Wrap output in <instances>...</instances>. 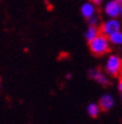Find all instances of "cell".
Instances as JSON below:
<instances>
[{"label":"cell","mask_w":122,"mask_h":124,"mask_svg":"<svg viewBox=\"0 0 122 124\" xmlns=\"http://www.w3.org/2000/svg\"><path fill=\"white\" fill-rule=\"evenodd\" d=\"M89 47H90L91 53H93L94 55H104L110 51L109 37L100 33L95 39L89 42Z\"/></svg>","instance_id":"1"},{"label":"cell","mask_w":122,"mask_h":124,"mask_svg":"<svg viewBox=\"0 0 122 124\" xmlns=\"http://www.w3.org/2000/svg\"><path fill=\"white\" fill-rule=\"evenodd\" d=\"M122 68V59L119 55L112 54L109 55V58L105 61V65H104V70L109 76H118L121 71Z\"/></svg>","instance_id":"2"},{"label":"cell","mask_w":122,"mask_h":124,"mask_svg":"<svg viewBox=\"0 0 122 124\" xmlns=\"http://www.w3.org/2000/svg\"><path fill=\"white\" fill-rule=\"evenodd\" d=\"M122 30V23L118 18H109L100 27V33L109 37L111 34Z\"/></svg>","instance_id":"3"},{"label":"cell","mask_w":122,"mask_h":124,"mask_svg":"<svg viewBox=\"0 0 122 124\" xmlns=\"http://www.w3.org/2000/svg\"><path fill=\"white\" fill-rule=\"evenodd\" d=\"M103 11L109 18H118L120 16V3L116 0H109L104 5Z\"/></svg>","instance_id":"4"},{"label":"cell","mask_w":122,"mask_h":124,"mask_svg":"<svg viewBox=\"0 0 122 124\" xmlns=\"http://www.w3.org/2000/svg\"><path fill=\"white\" fill-rule=\"evenodd\" d=\"M89 76H90V78L93 79L94 81H96L97 84H100L102 86H108L110 82L105 73L100 71L99 69H91L89 71Z\"/></svg>","instance_id":"5"},{"label":"cell","mask_w":122,"mask_h":124,"mask_svg":"<svg viewBox=\"0 0 122 124\" xmlns=\"http://www.w3.org/2000/svg\"><path fill=\"white\" fill-rule=\"evenodd\" d=\"M114 104H116V101H114V98H113L112 95L104 94L100 98L99 106H100V108H101V111H110V109L113 108Z\"/></svg>","instance_id":"6"},{"label":"cell","mask_w":122,"mask_h":124,"mask_svg":"<svg viewBox=\"0 0 122 124\" xmlns=\"http://www.w3.org/2000/svg\"><path fill=\"white\" fill-rule=\"evenodd\" d=\"M96 13V7L92 1H86L81 6V15L85 19H89L91 17H93Z\"/></svg>","instance_id":"7"},{"label":"cell","mask_w":122,"mask_h":124,"mask_svg":"<svg viewBox=\"0 0 122 124\" xmlns=\"http://www.w3.org/2000/svg\"><path fill=\"white\" fill-rule=\"evenodd\" d=\"M100 34V28L97 26H87L86 31L84 33V37L87 42H91Z\"/></svg>","instance_id":"8"},{"label":"cell","mask_w":122,"mask_h":124,"mask_svg":"<svg viewBox=\"0 0 122 124\" xmlns=\"http://www.w3.org/2000/svg\"><path fill=\"white\" fill-rule=\"evenodd\" d=\"M86 111H87V114H89L90 117L95 118V117H97L100 115V113H101V108H100L99 104H96V103H90V104L87 105Z\"/></svg>","instance_id":"9"},{"label":"cell","mask_w":122,"mask_h":124,"mask_svg":"<svg viewBox=\"0 0 122 124\" xmlns=\"http://www.w3.org/2000/svg\"><path fill=\"white\" fill-rule=\"evenodd\" d=\"M109 41L110 44H113V45H122V30L111 34L109 36Z\"/></svg>","instance_id":"10"},{"label":"cell","mask_w":122,"mask_h":124,"mask_svg":"<svg viewBox=\"0 0 122 124\" xmlns=\"http://www.w3.org/2000/svg\"><path fill=\"white\" fill-rule=\"evenodd\" d=\"M87 20V24H89V26H97L99 25V17L96 15H94L93 17H91L89 18Z\"/></svg>","instance_id":"11"},{"label":"cell","mask_w":122,"mask_h":124,"mask_svg":"<svg viewBox=\"0 0 122 124\" xmlns=\"http://www.w3.org/2000/svg\"><path fill=\"white\" fill-rule=\"evenodd\" d=\"M118 89L120 90V93H122V79L119 81V84H118Z\"/></svg>","instance_id":"12"},{"label":"cell","mask_w":122,"mask_h":124,"mask_svg":"<svg viewBox=\"0 0 122 124\" xmlns=\"http://www.w3.org/2000/svg\"><path fill=\"white\" fill-rule=\"evenodd\" d=\"M91 1H92V2H93L94 5H100V3L102 2L103 0H91Z\"/></svg>","instance_id":"13"},{"label":"cell","mask_w":122,"mask_h":124,"mask_svg":"<svg viewBox=\"0 0 122 124\" xmlns=\"http://www.w3.org/2000/svg\"><path fill=\"white\" fill-rule=\"evenodd\" d=\"M120 17H122V2L120 3Z\"/></svg>","instance_id":"14"},{"label":"cell","mask_w":122,"mask_h":124,"mask_svg":"<svg viewBox=\"0 0 122 124\" xmlns=\"http://www.w3.org/2000/svg\"><path fill=\"white\" fill-rule=\"evenodd\" d=\"M66 78H67V79H71L72 78V75H71V73H68V75L66 76Z\"/></svg>","instance_id":"15"},{"label":"cell","mask_w":122,"mask_h":124,"mask_svg":"<svg viewBox=\"0 0 122 124\" xmlns=\"http://www.w3.org/2000/svg\"><path fill=\"white\" fill-rule=\"evenodd\" d=\"M116 2H119V3L122 2V0H116Z\"/></svg>","instance_id":"16"},{"label":"cell","mask_w":122,"mask_h":124,"mask_svg":"<svg viewBox=\"0 0 122 124\" xmlns=\"http://www.w3.org/2000/svg\"><path fill=\"white\" fill-rule=\"evenodd\" d=\"M120 75H121V77H122V68H121V71H120Z\"/></svg>","instance_id":"17"},{"label":"cell","mask_w":122,"mask_h":124,"mask_svg":"<svg viewBox=\"0 0 122 124\" xmlns=\"http://www.w3.org/2000/svg\"><path fill=\"white\" fill-rule=\"evenodd\" d=\"M121 99H122V93H121Z\"/></svg>","instance_id":"18"}]
</instances>
